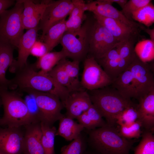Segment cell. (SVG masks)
<instances>
[{
  "label": "cell",
  "mask_w": 154,
  "mask_h": 154,
  "mask_svg": "<svg viewBox=\"0 0 154 154\" xmlns=\"http://www.w3.org/2000/svg\"><path fill=\"white\" fill-rule=\"evenodd\" d=\"M34 63H28L17 70L15 76L10 80L9 88L18 87L21 90L31 89L54 94L60 99L64 98L68 90L54 80L48 73L37 72Z\"/></svg>",
  "instance_id": "6da1fadb"
},
{
  "label": "cell",
  "mask_w": 154,
  "mask_h": 154,
  "mask_svg": "<svg viewBox=\"0 0 154 154\" xmlns=\"http://www.w3.org/2000/svg\"><path fill=\"white\" fill-rule=\"evenodd\" d=\"M88 132V147L102 154H129L135 142L123 137L114 126L107 124Z\"/></svg>",
  "instance_id": "7a4b0ae2"
},
{
  "label": "cell",
  "mask_w": 154,
  "mask_h": 154,
  "mask_svg": "<svg viewBox=\"0 0 154 154\" xmlns=\"http://www.w3.org/2000/svg\"><path fill=\"white\" fill-rule=\"evenodd\" d=\"M0 87V96L3 114L0 119V126L19 128L40 122L29 110L25 100L18 92Z\"/></svg>",
  "instance_id": "3957f363"
},
{
  "label": "cell",
  "mask_w": 154,
  "mask_h": 154,
  "mask_svg": "<svg viewBox=\"0 0 154 154\" xmlns=\"http://www.w3.org/2000/svg\"><path fill=\"white\" fill-rule=\"evenodd\" d=\"M109 86L88 92L92 104L105 118L107 124L114 126L118 115L134 103L131 99L124 97L112 86Z\"/></svg>",
  "instance_id": "277c9868"
},
{
  "label": "cell",
  "mask_w": 154,
  "mask_h": 154,
  "mask_svg": "<svg viewBox=\"0 0 154 154\" xmlns=\"http://www.w3.org/2000/svg\"><path fill=\"white\" fill-rule=\"evenodd\" d=\"M24 9L21 0H17L12 9L0 14V41L17 48L24 34L21 15Z\"/></svg>",
  "instance_id": "5b68a950"
},
{
  "label": "cell",
  "mask_w": 154,
  "mask_h": 154,
  "mask_svg": "<svg viewBox=\"0 0 154 154\" xmlns=\"http://www.w3.org/2000/svg\"><path fill=\"white\" fill-rule=\"evenodd\" d=\"M22 91L34 97L38 109L40 122L52 126L55 122L64 116L61 113L64 108L63 104L56 96L31 89Z\"/></svg>",
  "instance_id": "8992f818"
},
{
  "label": "cell",
  "mask_w": 154,
  "mask_h": 154,
  "mask_svg": "<svg viewBox=\"0 0 154 154\" xmlns=\"http://www.w3.org/2000/svg\"><path fill=\"white\" fill-rule=\"evenodd\" d=\"M90 21H86L79 29L66 31L60 43L67 57L80 62L86 58L89 49L88 31Z\"/></svg>",
  "instance_id": "52a82bcc"
},
{
  "label": "cell",
  "mask_w": 154,
  "mask_h": 154,
  "mask_svg": "<svg viewBox=\"0 0 154 154\" xmlns=\"http://www.w3.org/2000/svg\"><path fill=\"white\" fill-rule=\"evenodd\" d=\"M88 38V56L92 57L96 60L103 57L119 42L95 19L94 21L90 22Z\"/></svg>",
  "instance_id": "ba28073f"
},
{
  "label": "cell",
  "mask_w": 154,
  "mask_h": 154,
  "mask_svg": "<svg viewBox=\"0 0 154 154\" xmlns=\"http://www.w3.org/2000/svg\"><path fill=\"white\" fill-rule=\"evenodd\" d=\"M80 82L84 88L91 91L110 86L112 81L94 57L88 56L84 60Z\"/></svg>",
  "instance_id": "9c48e42d"
},
{
  "label": "cell",
  "mask_w": 154,
  "mask_h": 154,
  "mask_svg": "<svg viewBox=\"0 0 154 154\" xmlns=\"http://www.w3.org/2000/svg\"><path fill=\"white\" fill-rule=\"evenodd\" d=\"M132 74L138 100L154 88V78L150 65L137 56L129 66Z\"/></svg>",
  "instance_id": "30bf717a"
},
{
  "label": "cell",
  "mask_w": 154,
  "mask_h": 154,
  "mask_svg": "<svg viewBox=\"0 0 154 154\" xmlns=\"http://www.w3.org/2000/svg\"><path fill=\"white\" fill-rule=\"evenodd\" d=\"M73 7V0H50L38 26L42 31V37L51 27L66 19Z\"/></svg>",
  "instance_id": "8fae6325"
},
{
  "label": "cell",
  "mask_w": 154,
  "mask_h": 154,
  "mask_svg": "<svg viewBox=\"0 0 154 154\" xmlns=\"http://www.w3.org/2000/svg\"><path fill=\"white\" fill-rule=\"evenodd\" d=\"M84 9L85 11H88L94 14L119 21L132 27L142 29L143 27L127 19L121 11H119L106 0L85 2Z\"/></svg>",
  "instance_id": "7c38bea8"
},
{
  "label": "cell",
  "mask_w": 154,
  "mask_h": 154,
  "mask_svg": "<svg viewBox=\"0 0 154 154\" xmlns=\"http://www.w3.org/2000/svg\"><path fill=\"white\" fill-rule=\"evenodd\" d=\"M21 127H0V153L22 154L24 137Z\"/></svg>",
  "instance_id": "4fadbf2b"
},
{
  "label": "cell",
  "mask_w": 154,
  "mask_h": 154,
  "mask_svg": "<svg viewBox=\"0 0 154 154\" xmlns=\"http://www.w3.org/2000/svg\"><path fill=\"white\" fill-rule=\"evenodd\" d=\"M94 19L104 26L119 42L137 39L139 29L119 21L94 14Z\"/></svg>",
  "instance_id": "5bb4252c"
},
{
  "label": "cell",
  "mask_w": 154,
  "mask_h": 154,
  "mask_svg": "<svg viewBox=\"0 0 154 154\" xmlns=\"http://www.w3.org/2000/svg\"><path fill=\"white\" fill-rule=\"evenodd\" d=\"M62 103L66 110L65 116L73 119L86 112L92 105L89 94L85 89L69 92Z\"/></svg>",
  "instance_id": "9a60e30c"
},
{
  "label": "cell",
  "mask_w": 154,
  "mask_h": 154,
  "mask_svg": "<svg viewBox=\"0 0 154 154\" xmlns=\"http://www.w3.org/2000/svg\"><path fill=\"white\" fill-rule=\"evenodd\" d=\"M21 1L24 6L21 15L24 29L28 30L38 27L50 0H43L37 3L30 0Z\"/></svg>",
  "instance_id": "2e32d148"
},
{
  "label": "cell",
  "mask_w": 154,
  "mask_h": 154,
  "mask_svg": "<svg viewBox=\"0 0 154 154\" xmlns=\"http://www.w3.org/2000/svg\"><path fill=\"white\" fill-rule=\"evenodd\" d=\"M38 26L28 29L21 38L17 46L18 55L17 60H14L9 70L14 72L27 63V59L30 54L31 49L37 40Z\"/></svg>",
  "instance_id": "e0dca14e"
},
{
  "label": "cell",
  "mask_w": 154,
  "mask_h": 154,
  "mask_svg": "<svg viewBox=\"0 0 154 154\" xmlns=\"http://www.w3.org/2000/svg\"><path fill=\"white\" fill-rule=\"evenodd\" d=\"M22 154H44L41 143L40 122L24 126Z\"/></svg>",
  "instance_id": "ac0fdd59"
},
{
  "label": "cell",
  "mask_w": 154,
  "mask_h": 154,
  "mask_svg": "<svg viewBox=\"0 0 154 154\" xmlns=\"http://www.w3.org/2000/svg\"><path fill=\"white\" fill-rule=\"evenodd\" d=\"M137 104L138 120L143 129L154 131V88L148 93L140 98Z\"/></svg>",
  "instance_id": "d6986e66"
},
{
  "label": "cell",
  "mask_w": 154,
  "mask_h": 154,
  "mask_svg": "<svg viewBox=\"0 0 154 154\" xmlns=\"http://www.w3.org/2000/svg\"><path fill=\"white\" fill-rule=\"evenodd\" d=\"M15 48L8 43L0 41V87L8 89L10 80L6 77L8 68L12 65L14 59L13 52Z\"/></svg>",
  "instance_id": "ffe728a7"
},
{
  "label": "cell",
  "mask_w": 154,
  "mask_h": 154,
  "mask_svg": "<svg viewBox=\"0 0 154 154\" xmlns=\"http://www.w3.org/2000/svg\"><path fill=\"white\" fill-rule=\"evenodd\" d=\"M112 86L125 98H135V89L132 73L128 67L112 82Z\"/></svg>",
  "instance_id": "44dd1931"
},
{
  "label": "cell",
  "mask_w": 154,
  "mask_h": 154,
  "mask_svg": "<svg viewBox=\"0 0 154 154\" xmlns=\"http://www.w3.org/2000/svg\"><path fill=\"white\" fill-rule=\"evenodd\" d=\"M59 121L56 135L63 137L67 141H72L77 138L84 129L80 124L65 116Z\"/></svg>",
  "instance_id": "7402d4cb"
},
{
  "label": "cell",
  "mask_w": 154,
  "mask_h": 154,
  "mask_svg": "<svg viewBox=\"0 0 154 154\" xmlns=\"http://www.w3.org/2000/svg\"><path fill=\"white\" fill-rule=\"evenodd\" d=\"M74 7L67 20H66V31L72 32L80 29L86 18L85 2L82 0H73Z\"/></svg>",
  "instance_id": "603a6c76"
},
{
  "label": "cell",
  "mask_w": 154,
  "mask_h": 154,
  "mask_svg": "<svg viewBox=\"0 0 154 154\" xmlns=\"http://www.w3.org/2000/svg\"><path fill=\"white\" fill-rule=\"evenodd\" d=\"M66 19H64L54 25L41 37L48 52L60 43L63 35L66 31Z\"/></svg>",
  "instance_id": "cb8c5ba5"
},
{
  "label": "cell",
  "mask_w": 154,
  "mask_h": 154,
  "mask_svg": "<svg viewBox=\"0 0 154 154\" xmlns=\"http://www.w3.org/2000/svg\"><path fill=\"white\" fill-rule=\"evenodd\" d=\"M63 50L59 51L48 52L38 58L34 63L36 68L40 72L47 73L62 60L66 58Z\"/></svg>",
  "instance_id": "d4e9b609"
},
{
  "label": "cell",
  "mask_w": 154,
  "mask_h": 154,
  "mask_svg": "<svg viewBox=\"0 0 154 154\" xmlns=\"http://www.w3.org/2000/svg\"><path fill=\"white\" fill-rule=\"evenodd\" d=\"M54 80L66 88L69 92L85 89L77 86L59 63L47 73Z\"/></svg>",
  "instance_id": "484cf974"
},
{
  "label": "cell",
  "mask_w": 154,
  "mask_h": 154,
  "mask_svg": "<svg viewBox=\"0 0 154 154\" xmlns=\"http://www.w3.org/2000/svg\"><path fill=\"white\" fill-rule=\"evenodd\" d=\"M42 131L41 143L44 154H55L54 140L57 130L56 127L40 122Z\"/></svg>",
  "instance_id": "4316f807"
},
{
  "label": "cell",
  "mask_w": 154,
  "mask_h": 154,
  "mask_svg": "<svg viewBox=\"0 0 154 154\" xmlns=\"http://www.w3.org/2000/svg\"><path fill=\"white\" fill-rule=\"evenodd\" d=\"M82 133L68 145L63 146L60 154H84L88 148L87 137Z\"/></svg>",
  "instance_id": "83f0119b"
},
{
  "label": "cell",
  "mask_w": 154,
  "mask_h": 154,
  "mask_svg": "<svg viewBox=\"0 0 154 154\" xmlns=\"http://www.w3.org/2000/svg\"><path fill=\"white\" fill-rule=\"evenodd\" d=\"M153 132L144 130L139 143L134 149V154H154Z\"/></svg>",
  "instance_id": "f1b7e54d"
},
{
  "label": "cell",
  "mask_w": 154,
  "mask_h": 154,
  "mask_svg": "<svg viewBox=\"0 0 154 154\" xmlns=\"http://www.w3.org/2000/svg\"><path fill=\"white\" fill-rule=\"evenodd\" d=\"M136 54L139 58L145 62L153 60L154 58V42L145 40L138 42L135 47Z\"/></svg>",
  "instance_id": "f546056e"
},
{
  "label": "cell",
  "mask_w": 154,
  "mask_h": 154,
  "mask_svg": "<svg viewBox=\"0 0 154 154\" xmlns=\"http://www.w3.org/2000/svg\"><path fill=\"white\" fill-rule=\"evenodd\" d=\"M132 19L147 27L153 24L154 22V6L151 2L134 12L132 15Z\"/></svg>",
  "instance_id": "4dcf8cb0"
},
{
  "label": "cell",
  "mask_w": 154,
  "mask_h": 154,
  "mask_svg": "<svg viewBox=\"0 0 154 154\" xmlns=\"http://www.w3.org/2000/svg\"><path fill=\"white\" fill-rule=\"evenodd\" d=\"M137 104L133 103L124 109L118 115L116 124L120 126H128L138 120Z\"/></svg>",
  "instance_id": "1f68e13d"
},
{
  "label": "cell",
  "mask_w": 154,
  "mask_h": 154,
  "mask_svg": "<svg viewBox=\"0 0 154 154\" xmlns=\"http://www.w3.org/2000/svg\"><path fill=\"white\" fill-rule=\"evenodd\" d=\"M80 62L78 60L70 61L65 58L61 60L59 63L74 84L79 88H83L81 86L79 78Z\"/></svg>",
  "instance_id": "d6a6232c"
},
{
  "label": "cell",
  "mask_w": 154,
  "mask_h": 154,
  "mask_svg": "<svg viewBox=\"0 0 154 154\" xmlns=\"http://www.w3.org/2000/svg\"><path fill=\"white\" fill-rule=\"evenodd\" d=\"M137 39L119 42L116 46L120 58L131 63L137 56L135 50V44Z\"/></svg>",
  "instance_id": "836d02e7"
},
{
  "label": "cell",
  "mask_w": 154,
  "mask_h": 154,
  "mask_svg": "<svg viewBox=\"0 0 154 154\" xmlns=\"http://www.w3.org/2000/svg\"><path fill=\"white\" fill-rule=\"evenodd\" d=\"M118 130L123 137L128 139H132L141 137L144 129L141 123L137 120L129 125L120 126Z\"/></svg>",
  "instance_id": "e575fe53"
},
{
  "label": "cell",
  "mask_w": 154,
  "mask_h": 154,
  "mask_svg": "<svg viewBox=\"0 0 154 154\" xmlns=\"http://www.w3.org/2000/svg\"><path fill=\"white\" fill-rule=\"evenodd\" d=\"M151 1L150 0H129L127 1L121 11L127 19L133 21L132 19V14L148 4Z\"/></svg>",
  "instance_id": "d590c367"
},
{
  "label": "cell",
  "mask_w": 154,
  "mask_h": 154,
  "mask_svg": "<svg viewBox=\"0 0 154 154\" xmlns=\"http://www.w3.org/2000/svg\"><path fill=\"white\" fill-rule=\"evenodd\" d=\"M86 112L96 128L107 125L100 111L92 104Z\"/></svg>",
  "instance_id": "8d00e7d4"
},
{
  "label": "cell",
  "mask_w": 154,
  "mask_h": 154,
  "mask_svg": "<svg viewBox=\"0 0 154 154\" xmlns=\"http://www.w3.org/2000/svg\"><path fill=\"white\" fill-rule=\"evenodd\" d=\"M48 52L45 44L43 42L37 40L31 49L30 54L39 58Z\"/></svg>",
  "instance_id": "74e56055"
},
{
  "label": "cell",
  "mask_w": 154,
  "mask_h": 154,
  "mask_svg": "<svg viewBox=\"0 0 154 154\" xmlns=\"http://www.w3.org/2000/svg\"><path fill=\"white\" fill-rule=\"evenodd\" d=\"M76 119L79 123L87 131L91 130L96 128L86 112L83 113Z\"/></svg>",
  "instance_id": "f35d334b"
},
{
  "label": "cell",
  "mask_w": 154,
  "mask_h": 154,
  "mask_svg": "<svg viewBox=\"0 0 154 154\" xmlns=\"http://www.w3.org/2000/svg\"><path fill=\"white\" fill-rule=\"evenodd\" d=\"M14 3V0H0V14L13 5Z\"/></svg>",
  "instance_id": "ab89813d"
},
{
  "label": "cell",
  "mask_w": 154,
  "mask_h": 154,
  "mask_svg": "<svg viewBox=\"0 0 154 154\" xmlns=\"http://www.w3.org/2000/svg\"><path fill=\"white\" fill-rule=\"evenodd\" d=\"M108 3L112 4L114 3H115L118 4L123 9L127 2V0H106Z\"/></svg>",
  "instance_id": "60d3db41"
},
{
  "label": "cell",
  "mask_w": 154,
  "mask_h": 154,
  "mask_svg": "<svg viewBox=\"0 0 154 154\" xmlns=\"http://www.w3.org/2000/svg\"><path fill=\"white\" fill-rule=\"evenodd\" d=\"M142 30L149 35L150 40L154 42V29L146 28L144 27Z\"/></svg>",
  "instance_id": "b9f144b4"
},
{
  "label": "cell",
  "mask_w": 154,
  "mask_h": 154,
  "mask_svg": "<svg viewBox=\"0 0 154 154\" xmlns=\"http://www.w3.org/2000/svg\"><path fill=\"white\" fill-rule=\"evenodd\" d=\"M84 154H102L90 148H88Z\"/></svg>",
  "instance_id": "7bdbcfd3"
},
{
  "label": "cell",
  "mask_w": 154,
  "mask_h": 154,
  "mask_svg": "<svg viewBox=\"0 0 154 154\" xmlns=\"http://www.w3.org/2000/svg\"><path fill=\"white\" fill-rule=\"evenodd\" d=\"M2 106V102L1 100V97L0 96V108Z\"/></svg>",
  "instance_id": "ee69618b"
},
{
  "label": "cell",
  "mask_w": 154,
  "mask_h": 154,
  "mask_svg": "<svg viewBox=\"0 0 154 154\" xmlns=\"http://www.w3.org/2000/svg\"><path fill=\"white\" fill-rule=\"evenodd\" d=\"M0 154H1L0 153Z\"/></svg>",
  "instance_id": "f6af8a7d"
}]
</instances>
